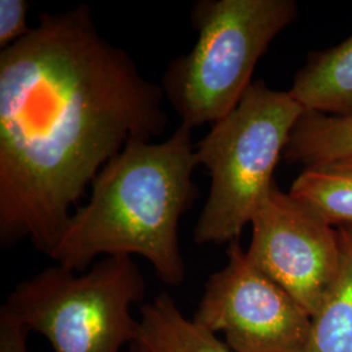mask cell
I'll use <instances>...</instances> for the list:
<instances>
[{"label":"cell","instance_id":"1","mask_svg":"<svg viewBox=\"0 0 352 352\" xmlns=\"http://www.w3.org/2000/svg\"><path fill=\"white\" fill-rule=\"evenodd\" d=\"M164 100L87 4L42 13L0 50V245L28 239L49 257L102 167L164 135Z\"/></svg>","mask_w":352,"mask_h":352},{"label":"cell","instance_id":"2","mask_svg":"<svg viewBox=\"0 0 352 352\" xmlns=\"http://www.w3.org/2000/svg\"><path fill=\"white\" fill-rule=\"evenodd\" d=\"M192 129L180 126L164 141L132 140L101 168L90 197L76 208L51 252L56 265L82 273L97 257L140 256L164 285L187 277L179 223L200 196Z\"/></svg>","mask_w":352,"mask_h":352},{"label":"cell","instance_id":"3","mask_svg":"<svg viewBox=\"0 0 352 352\" xmlns=\"http://www.w3.org/2000/svg\"><path fill=\"white\" fill-rule=\"evenodd\" d=\"M299 17L294 0H197L190 23L199 33L188 54L167 65L164 98L190 129L217 123L251 87L272 42Z\"/></svg>","mask_w":352,"mask_h":352},{"label":"cell","instance_id":"4","mask_svg":"<svg viewBox=\"0 0 352 352\" xmlns=\"http://www.w3.org/2000/svg\"><path fill=\"white\" fill-rule=\"evenodd\" d=\"M304 109L287 91L254 81L239 104L196 144L210 189L193 228L197 244L239 240L260 202L276 183L274 170Z\"/></svg>","mask_w":352,"mask_h":352},{"label":"cell","instance_id":"5","mask_svg":"<svg viewBox=\"0 0 352 352\" xmlns=\"http://www.w3.org/2000/svg\"><path fill=\"white\" fill-rule=\"evenodd\" d=\"M146 282L132 257H103L78 274L60 265L20 282L4 307L54 352H120L139 331L132 307Z\"/></svg>","mask_w":352,"mask_h":352},{"label":"cell","instance_id":"6","mask_svg":"<svg viewBox=\"0 0 352 352\" xmlns=\"http://www.w3.org/2000/svg\"><path fill=\"white\" fill-rule=\"evenodd\" d=\"M227 257L208 279L192 320L222 333L234 352H302L312 317L252 263L239 240L228 244Z\"/></svg>","mask_w":352,"mask_h":352},{"label":"cell","instance_id":"7","mask_svg":"<svg viewBox=\"0 0 352 352\" xmlns=\"http://www.w3.org/2000/svg\"><path fill=\"white\" fill-rule=\"evenodd\" d=\"M251 225L247 253L252 263L314 317L340 274L337 228L283 192L277 183L260 202Z\"/></svg>","mask_w":352,"mask_h":352},{"label":"cell","instance_id":"8","mask_svg":"<svg viewBox=\"0 0 352 352\" xmlns=\"http://www.w3.org/2000/svg\"><path fill=\"white\" fill-rule=\"evenodd\" d=\"M289 91L304 111L352 118V36L311 52Z\"/></svg>","mask_w":352,"mask_h":352},{"label":"cell","instance_id":"9","mask_svg":"<svg viewBox=\"0 0 352 352\" xmlns=\"http://www.w3.org/2000/svg\"><path fill=\"white\" fill-rule=\"evenodd\" d=\"M128 352L234 351L215 334L183 315L167 292H161L141 307L139 331Z\"/></svg>","mask_w":352,"mask_h":352},{"label":"cell","instance_id":"10","mask_svg":"<svg viewBox=\"0 0 352 352\" xmlns=\"http://www.w3.org/2000/svg\"><path fill=\"white\" fill-rule=\"evenodd\" d=\"M330 226H352V153L304 167L289 190Z\"/></svg>","mask_w":352,"mask_h":352},{"label":"cell","instance_id":"11","mask_svg":"<svg viewBox=\"0 0 352 352\" xmlns=\"http://www.w3.org/2000/svg\"><path fill=\"white\" fill-rule=\"evenodd\" d=\"M340 245L338 279L318 312L302 352H352V226L337 227Z\"/></svg>","mask_w":352,"mask_h":352},{"label":"cell","instance_id":"12","mask_svg":"<svg viewBox=\"0 0 352 352\" xmlns=\"http://www.w3.org/2000/svg\"><path fill=\"white\" fill-rule=\"evenodd\" d=\"M352 153V118L304 111L283 153L289 164L304 167Z\"/></svg>","mask_w":352,"mask_h":352},{"label":"cell","instance_id":"13","mask_svg":"<svg viewBox=\"0 0 352 352\" xmlns=\"http://www.w3.org/2000/svg\"><path fill=\"white\" fill-rule=\"evenodd\" d=\"M29 8L25 0H0V50L25 37L32 30L26 23Z\"/></svg>","mask_w":352,"mask_h":352},{"label":"cell","instance_id":"14","mask_svg":"<svg viewBox=\"0 0 352 352\" xmlns=\"http://www.w3.org/2000/svg\"><path fill=\"white\" fill-rule=\"evenodd\" d=\"M29 331L3 305L0 308V352H29Z\"/></svg>","mask_w":352,"mask_h":352}]
</instances>
